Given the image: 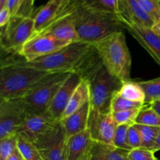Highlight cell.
<instances>
[{"instance_id":"obj_1","label":"cell","mask_w":160,"mask_h":160,"mask_svg":"<svg viewBox=\"0 0 160 160\" xmlns=\"http://www.w3.org/2000/svg\"><path fill=\"white\" fill-rule=\"evenodd\" d=\"M25 63L37 70L54 73H74L83 79H88L92 72L101 63L95 46L77 42L66 45L58 51Z\"/></svg>"},{"instance_id":"obj_2","label":"cell","mask_w":160,"mask_h":160,"mask_svg":"<svg viewBox=\"0 0 160 160\" xmlns=\"http://www.w3.org/2000/svg\"><path fill=\"white\" fill-rule=\"evenodd\" d=\"M69 7L73 16L78 42L93 45L113 33L125 30L118 15L94 10L81 0Z\"/></svg>"},{"instance_id":"obj_3","label":"cell","mask_w":160,"mask_h":160,"mask_svg":"<svg viewBox=\"0 0 160 160\" xmlns=\"http://www.w3.org/2000/svg\"><path fill=\"white\" fill-rule=\"evenodd\" d=\"M48 73L27 65L24 59L2 60L0 67V100L22 98Z\"/></svg>"},{"instance_id":"obj_4","label":"cell","mask_w":160,"mask_h":160,"mask_svg":"<svg viewBox=\"0 0 160 160\" xmlns=\"http://www.w3.org/2000/svg\"><path fill=\"white\" fill-rule=\"evenodd\" d=\"M93 45L111 74L123 82L131 81L132 59L123 31L113 33Z\"/></svg>"},{"instance_id":"obj_5","label":"cell","mask_w":160,"mask_h":160,"mask_svg":"<svg viewBox=\"0 0 160 160\" xmlns=\"http://www.w3.org/2000/svg\"><path fill=\"white\" fill-rule=\"evenodd\" d=\"M90 86V105L100 112L112 113V102L119 93L123 81L111 74L102 64H99L88 79Z\"/></svg>"},{"instance_id":"obj_6","label":"cell","mask_w":160,"mask_h":160,"mask_svg":"<svg viewBox=\"0 0 160 160\" xmlns=\"http://www.w3.org/2000/svg\"><path fill=\"white\" fill-rule=\"evenodd\" d=\"M70 73H49L38 81L21 98L28 115L46 112L59 89Z\"/></svg>"},{"instance_id":"obj_7","label":"cell","mask_w":160,"mask_h":160,"mask_svg":"<svg viewBox=\"0 0 160 160\" xmlns=\"http://www.w3.org/2000/svg\"><path fill=\"white\" fill-rule=\"evenodd\" d=\"M60 125V120L53 117L48 111L31 114L27 116L17 134L24 137L38 148L54 137Z\"/></svg>"},{"instance_id":"obj_8","label":"cell","mask_w":160,"mask_h":160,"mask_svg":"<svg viewBox=\"0 0 160 160\" xmlns=\"http://www.w3.org/2000/svg\"><path fill=\"white\" fill-rule=\"evenodd\" d=\"M34 34V15L12 17L7 25L1 28L0 45L6 52L19 55L23 45Z\"/></svg>"},{"instance_id":"obj_9","label":"cell","mask_w":160,"mask_h":160,"mask_svg":"<svg viewBox=\"0 0 160 160\" xmlns=\"http://www.w3.org/2000/svg\"><path fill=\"white\" fill-rule=\"evenodd\" d=\"M27 116L21 98L0 100V139L17 134Z\"/></svg>"},{"instance_id":"obj_10","label":"cell","mask_w":160,"mask_h":160,"mask_svg":"<svg viewBox=\"0 0 160 160\" xmlns=\"http://www.w3.org/2000/svg\"><path fill=\"white\" fill-rule=\"evenodd\" d=\"M117 127L112 113H102L91 106L88 130L94 142L113 146L112 142Z\"/></svg>"},{"instance_id":"obj_11","label":"cell","mask_w":160,"mask_h":160,"mask_svg":"<svg viewBox=\"0 0 160 160\" xmlns=\"http://www.w3.org/2000/svg\"><path fill=\"white\" fill-rule=\"evenodd\" d=\"M122 24L160 66V36L152 28L136 23L123 14H118Z\"/></svg>"},{"instance_id":"obj_12","label":"cell","mask_w":160,"mask_h":160,"mask_svg":"<svg viewBox=\"0 0 160 160\" xmlns=\"http://www.w3.org/2000/svg\"><path fill=\"white\" fill-rule=\"evenodd\" d=\"M67 45L69 43L50 35L38 34L33 36L25 43L18 56L23 57L27 62H32L38 58L52 54Z\"/></svg>"},{"instance_id":"obj_13","label":"cell","mask_w":160,"mask_h":160,"mask_svg":"<svg viewBox=\"0 0 160 160\" xmlns=\"http://www.w3.org/2000/svg\"><path fill=\"white\" fill-rule=\"evenodd\" d=\"M38 34H47L69 44L78 42V33L70 7L67 6L59 12L54 20Z\"/></svg>"},{"instance_id":"obj_14","label":"cell","mask_w":160,"mask_h":160,"mask_svg":"<svg viewBox=\"0 0 160 160\" xmlns=\"http://www.w3.org/2000/svg\"><path fill=\"white\" fill-rule=\"evenodd\" d=\"M82 79L81 75L74 73H70L67 78L53 98L47 110L53 117L61 120L73 92Z\"/></svg>"},{"instance_id":"obj_15","label":"cell","mask_w":160,"mask_h":160,"mask_svg":"<svg viewBox=\"0 0 160 160\" xmlns=\"http://www.w3.org/2000/svg\"><path fill=\"white\" fill-rule=\"evenodd\" d=\"M38 149L44 160H67V136L62 123L54 137Z\"/></svg>"},{"instance_id":"obj_16","label":"cell","mask_w":160,"mask_h":160,"mask_svg":"<svg viewBox=\"0 0 160 160\" xmlns=\"http://www.w3.org/2000/svg\"><path fill=\"white\" fill-rule=\"evenodd\" d=\"M93 144L88 129L67 138V160H86Z\"/></svg>"},{"instance_id":"obj_17","label":"cell","mask_w":160,"mask_h":160,"mask_svg":"<svg viewBox=\"0 0 160 160\" xmlns=\"http://www.w3.org/2000/svg\"><path fill=\"white\" fill-rule=\"evenodd\" d=\"M90 108V102H88L76 112L61 120V123L64 128L67 138L80 134L88 129Z\"/></svg>"},{"instance_id":"obj_18","label":"cell","mask_w":160,"mask_h":160,"mask_svg":"<svg viewBox=\"0 0 160 160\" xmlns=\"http://www.w3.org/2000/svg\"><path fill=\"white\" fill-rule=\"evenodd\" d=\"M62 0H48L34 14V35H37L54 20L59 12Z\"/></svg>"},{"instance_id":"obj_19","label":"cell","mask_w":160,"mask_h":160,"mask_svg":"<svg viewBox=\"0 0 160 160\" xmlns=\"http://www.w3.org/2000/svg\"><path fill=\"white\" fill-rule=\"evenodd\" d=\"M120 13L129 20L150 28L154 26L155 20L143 10L138 0H120Z\"/></svg>"},{"instance_id":"obj_20","label":"cell","mask_w":160,"mask_h":160,"mask_svg":"<svg viewBox=\"0 0 160 160\" xmlns=\"http://www.w3.org/2000/svg\"><path fill=\"white\" fill-rule=\"evenodd\" d=\"M90 102V86L87 79H82L73 92L61 120L66 118ZM61 121V120H60Z\"/></svg>"},{"instance_id":"obj_21","label":"cell","mask_w":160,"mask_h":160,"mask_svg":"<svg viewBox=\"0 0 160 160\" xmlns=\"http://www.w3.org/2000/svg\"><path fill=\"white\" fill-rule=\"evenodd\" d=\"M118 95L126 99L145 105V93L139 82L133 81H125L123 83Z\"/></svg>"},{"instance_id":"obj_22","label":"cell","mask_w":160,"mask_h":160,"mask_svg":"<svg viewBox=\"0 0 160 160\" xmlns=\"http://www.w3.org/2000/svg\"><path fill=\"white\" fill-rule=\"evenodd\" d=\"M86 6L98 12L118 15L120 13V0H81Z\"/></svg>"},{"instance_id":"obj_23","label":"cell","mask_w":160,"mask_h":160,"mask_svg":"<svg viewBox=\"0 0 160 160\" xmlns=\"http://www.w3.org/2000/svg\"><path fill=\"white\" fill-rule=\"evenodd\" d=\"M134 126L138 131L142 141V147L152 150L154 147L160 131V127L147 126V125L136 124Z\"/></svg>"},{"instance_id":"obj_24","label":"cell","mask_w":160,"mask_h":160,"mask_svg":"<svg viewBox=\"0 0 160 160\" xmlns=\"http://www.w3.org/2000/svg\"><path fill=\"white\" fill-rule=\"evenodd\" d=\"M136 124L147 125V126L160 127V116L151 106V105H145L140 109L135 120Z\"/></svg>"},{"instance_id":"obj_25","label":"cell","mask_w":160,"mask_h":160,"mask_svg":"<svg viewBox=\"0 0 160 160\" xmlns=\"http://www.w3.org/2000/svg\"><path fill=\"white\" fill-rule=\"evenodd\" d=\"M17 148L24 160H44L37 147L24 137L19 134Z\"/></svg>"},{"instance_id":"obj_26","label":"cell","mask_w":160,"mask_h":160,"mask_svg":"<svg viewBox=\"0 0 160 160\" xmlns=\"http://www.w3.org/2000/svg\"><path fill=\"white\" fill-rule=\"evenodd\" d=\"M145 93V105L160 100V77L148 81H139Z\"/></svg>"},{"instance_id":"obj_27","label":"cell","mask_w":160,"mask_h":160,"mask_svg":"<svg viewBox=\"0 0 160 160\" xmlns=\"http://www.w3.org/2000/svg\"><path fill=\"white\" fill-rule=\"evenodd\" d=\"M131 125L129 124H123L117 125V129H116L115 134H114L113 142L112 145L117 148H121V149L128 150L131 151L132 148L129 145L128 143V129Z\"/></svg>"},{"instance_id":"obj_28","label":"cell","mask_w":160,"mask_h":160,"mask_svg":"<svg viewBox=\"0 0 160 160\" xmlns=\"http://www.w3.org/2000/svg\"><path fill=\"white\" fill-rule=\"evenodd\" d=\"M17 139L18 134L0 139V160H6L17 149Z\"/></svg>"},{"instance_id":"obj_29","label":"cell","mask_w":160,"mask_h":160,"mask_svg":"<svg viewBox=\"0 0 160 160\" xmlns=\"http://www.w3.org/2000/svg\"><path fill=\"white\" fill-rule=\"evenodd\" d=\"M142 108L112 112V118L115 120L116 123L117 125H134L135 123L136 118H137L139 112H140V109Z\"/></svg>"},{"instance_id":"obj_30","label":"cell","mask_w":160,"mask_h":160,"mask_svg":"<svg viewBox=\"0 0 160 160\" xmlns=\"http://www.w3.org/2000/svg\"><path fill=\"white\" fill-rule=\"evenodd\" d=\"M145 106L142 103L135 102L130 101V100L126 99L123 97L120 96L117 94L113 98L112 102V107H111V112H115L118 111L128 110V109H140Z\"/></svg>"},{"instance_id":"obj_31","label":"cell","mask_w":160,"mask_h":160,"mask_svg":"<svg viewBox=\"0 0 160 160\" xmlns=\"http://www.w3.org/2000/svg\"><path fill=\"white\" fill-rule=\"evenodd\" d=\"M143 10L155 20L160 19V0H138Z\"/></svg>"},{"instance_id":"obj_32","label":"cell","mask_w":160,"mask_h":160,"mask_svg":"<svg viewBox=\"0 0 160 160\" xmlns=\"http://www.w3.org/2000/svg\"><path fill=\"white\" fill-rule=\"evenodd\" d=\"M152 150L141 148H134L128 152L130 160H158Z\"/></svg>"},{"instance_id":"obj_33","label":"cell","mask_w":160,"mask_h":160,"mask_svg":"<svg viewBox=\"0 0 160 160\" xmlns=\"http://www.w3.org/2000/svg\"><path fill=\"white\" fill-rule=\"evenodd\" d=\"M106 155L108 160H130L128 158L129 151L117 148L110 145H105Z\"/></svg>"},{"instance_id":"obj_34","label":"cell","mask_w":160,"mask_h":160,"mask_svg":"<svg viewBox=\"0 0 160 160\" xmlns=\"http://www.w3.org/2000/svg\"><path fill=\"white\" fill-rule=\"evenodd\" d=\"M34 0H20L15 17H29L34 15Z\"/></svg>"},{"instance_id":"obj_35","label":"cell","mask_w":160,"mask_h":160,"mask_svg":"<svg viewBox=\"0 0 160 160\" xmlns=\"http://www.w3.org/2000/svg\"><path fill=\"white\" fill-rule=\"evenodd\" d=\"M86 160H108L106 155L105 145L94 142Z\"/></svg>"},{"instance_id":"obj_36","label":"cell","mask_w":160,"mask_h":160,"mask_svg":"<svg viewBox=\"0 0 160 160\" xmlns=\"http://www.w3.org/2000/svg\"><path fill=\"white\" fill-rule=\"evenodd\" d=\"M128 143L132 149L138 148L142 147V141H141L140 134L134 125H131L128 129Z\"/></svg>"},{"instance_id":"obj_37","label":"cell","mask_w":160,"mask_h":160,"mask_svg":"<svg viewBox=\"0 0 160 160\" xmlns=\"http://www.w3.org/2000/svg\"><path fill=\"white\" fill-rule=\"evenodd\" d=\"M11 18H12V16L6 6L3 9H0V27L1 28L7 25L10 21Z\"/></svg>"},{"instance_id":"obj_38","label":"cell","mask_w":160,"mask_h":160,"mask_svg":"<svg viewBox=\"0 0 160 160\" xmlns=\"http://www.w3.org/2000/svg\"><path fill=\"white\" fill-rule=\"evenodd\" d=\"M19 1L20 0H8L7 3H6V6L10 12L12 17H15L16 14H17L19 6Z\"/></svg>"},{"instance_id":"obj_39","label":"cell","mask_w":160,"mask_h":160,"mask_svg":"<svg viewBox=\"0 0 160 160\" xmlns=\"http://www.w3.org/2000/svg\"><path fill=\"white\" fill-rule=\"evenodd\" d=\"M6 160H23L21 153L19 151L18 148L12 152V155L9 156Z\"/></svg>"},{"instance_id":"obj_40","label":"cell","mask_w":160,"mask_h":160,"mask_svg":"<svg viewBox=\"0 0 160 160\" xmlns=\"http://www.w3.org/2000/svg\"><path fill=\"white\" fill-rule=\"evenodd\" d=\"M78 1H80V0H62V3H61V8H60V10H59V12H61L62 10H63L65 8H67V6H69L70 5L73 4V3L76 2H78Z\"/></svg>"},{"instance_id":"obj_41","label":"cell","mask_w":160,"mask_h":160,"mask_svg":"<svg viewBox=\"0 0 160 160\" xmlns=\"http://www.w3.org/2000/svg\"><path fill=\"white\" fill-rule=\"evenodd\" d=\"M152 150L154 152H156L159 151L160 150V131L159 133V135H158V137H157V139H156V143H155L154 147H153L152 149Z\"/></svg>"},{"instance_id":"obj_42","label":"cell","mask_w":160,"mask_h":160,"mask_svg":"<svg viewBox=\"0 0 160 160\" xmlns=\"http://www.w3.org/2000/svg\"><path fill=\"white\" fill-rule=\"evenodd\" d=\"M149 105H151L152 107L160 116V100H159V101L154 102L151 103V104Z\"/></svg>"},{"instance_id":"obj_43","label":"cell","mask_w":160,"mask_h":160,"mask_svg":"<svg viewBox=\"0 0 160 160\" xmlns=\"http://www.w3.org/2000/svg\"><path fill=\"white\" fill-rule=\"evenodd\" d=\"M152 29L153 31L158 34V35L160 36V19L158 20V21H156V23H155L154 26L152 27Z\"/></svg>"},{"instance_id":"obj_44","label":"cell","mask_w":160,"mask_h":160,"mask_svg":"<svg viewBox=\"0 0 160 160\" xmlns=\"http://www.w3.org/2000/svg\"><path fill=\"white\" fill-rule=\"evenodd\" d=\"M7 2H8V0H0V9H3L4 7H6Z\"/></svg>"},{"instance_id":"obj_45","label":"cell","mask_w":160,"mask_h":160,"mask_svg":"<svg viewBox=\"0 0 160 160\" xmlns=\"http://www.w3.org/2000/svg\"><path fill=\"white\" fill-rule=\"evenodd\" d=\"M23 160H24V159H23Z\"/></svg>"}]
</instances>
